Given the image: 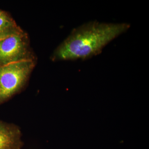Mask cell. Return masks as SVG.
I'll use <instances>...</instances> for the list:
<instances>
[{
    "label": "cell",
    "instance_id": "cell-3",
    "mask_svg": "<svg viewBox=\"0 0 149 149\" xmlns=\"http://www.w3.org/2000/svg\"><path fill=\"white\" fill-rule=\"evenodd\" d=\"M29 59L33 58L23 31L0 40V66Z\"/></svg>",
    "mask_w": 149,
    "mask_h": 149
},
{
    "label": "cell",
    "instance_id": "cell-5",
    "mask_svg": "<svg viewBox=\"0 0 149 149\" xmlns=\"http://www.w3.org/2000/svg\"><path fill=\"white\" fill-rule=\"evenodd\" d=\"M22 31L10 17H0V40Z\"/></svg>",
    "mask_w": 149,
    "mask_h": 149
},
{
    "label": "cell",
    "instance_id": "cell-2",
    "mask_svg": "<svg viewBox=\"0 0 149 149\" xmlns=\"http://www.w3.org/2000/svg\"><path fill=\"white\" fill-rule=\"evenodd\" d=\"M34 66V59L0 66V104L8 100L23 88Z\"/></svg>",
    "mask_w": 149,
    "mask_h": 149
},
{
    "label": "cell",
    "instance_id": "cell-1",
    "mask_svg": "<svg viewBox=\"0 0 149 149\" xmlns=\"http://www.w3.org/2000/svg\"><path fill=\"white\" fill-rule=\"evenodd\" d=\"M130 27L127 23L87 22L72 31L56 49L54 58L57 60L91 58Z\"/></svg>",
    "mask_w": 149,
    "mask_h": 149
},
{
    "label": "cell",
    "instance_id": "cell-4",
    "mask_svg": "<svg viewBox=\"0 0 149 149\" xmlns=\"http://www.w3.org/2000/svg\"><path fill=\"white\" fill-rule=\"evenodd\" d=\"M22 136L17 125L0 120V149H21Z\"/></svg>",
    "mask_w": 149,
    "mask_h": 149
},
{
    "label": "cell",
    "instance_id": "cell-6",
    "mask_svg": "<svg viewBox=\"0 0 149 149\" xmlns=\"http://www.w3.org/2000/svg\"><path fill=\"white\" fill-rule=\"evenodd\" d=\"M8 17V15L5 13L0 10V17Z\"/></svg>",
    "mask_w": 149,
    "mask_h": 149
}]
</instances>
